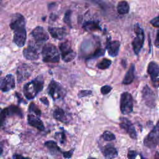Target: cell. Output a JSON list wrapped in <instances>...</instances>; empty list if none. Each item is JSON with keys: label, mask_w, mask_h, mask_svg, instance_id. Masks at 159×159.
Here are the masks:
<instances>
[{"label": "cell", "mask_w": 159, "mask_h": 159, "mask_svg": "<svg viewBox=\"0 0 159 159\" xmlns=\"http://www.w3.org/2000/svg\"><path fill=\"white\" fill-rule=\"evenodd\" d=\"M119 125L122 129L126 131L132 139H137V133L135 127L128 119L125 117L120 118Z\"/></svg>", "instance_id": "13"}, {"label": "cell", "mask_w": 159, "mask_h": 159, "mask_svg": "<svg viewBox=\"0 0 159 159\" xmlns=\"http://www.w3.org/2000/svg\"><path fill=\"white\" fill-rule=\"evenodd\" d=\"M15 87L14 77L12 75H7L0 78V89L4 92L9 91Z\"/></svg>", "instance_id": "14"}, {"label": "cell", "mask_w": 159, "mask_h": 159, "mask_svg": "<svg viewBox=\"0 0 159 159\" xmlns=\"http://www.w3.org/2000/svg\"><path fill=\"white\" fill-rule=\"evenodd\" d=\"M1 71H0V74H1Z\"/></svg>", "instance_id": "43"}, {"label": "cell", "mask_w": 159, "mask_h": 159, "mask_svg": "<svg viewBox=\"0 0 159 159\" xmlns=\"http://www.w3.org/2000/svg\"><path fill=\"white\" fill-rule=\"evenodd\" d=\"M27 120H28V123L29 125H30L31 126H32L34 127L37 128L38 130H43L45 129V127H44L43 122L36 116H34L32 114L28 115Z\"/></svg>", "instance_id": "18"}, {"label": "cell", "mask_w": 159, "mask_h": 159, "mask_svg": "<svg viewBox=\"0 0 159 159\" xmlns=\"http://www.w3.org/2000/svg\"><path fill=\"white\" fill-rule=\"evenodd\" d=\"M34 42L41 47V45L48 39V35L42 27H36L31 32Z\"/></svg>", "instance_id": "11"}, {"label": "cell", "mask_w": 159, "mask_h": 159, "mask_svg": "<svg viewBox=\"0 0 159 159\" xmlns=\"http://www.w3.org/2000/svg\"><path fill=\"white\" fill-rule=\"evenodd\" d=\"M48 94L53 99L63 98L66 94V91L63 88L57 81H52L48 88Z\"/></svg>", "instance_id": "9"}, {"label": "cell", "mask_w": 159, "mask_h": 159, "mask_svg": "<svg viewBox=\"0 0 159 159\" xmlns=\"http://www.w3.org/2000/svg\"><path fill=\"white\" fill-rule=\"evenodd\" d=\"M130 9L129 5L126 1H120L117 5V11L119 14L124 15L129 12Z\"/></svg>", "instance_id": "22"}, {"label": "cell", "mask_w": 159, "mask_h": 159, "mask_svg": "<svg viewBox=\"0 0 159 159\" xmlns=\"http://www.w3.org/2000/svg\"><path fill=\"white\" fill-rule=\"evenodd\" d=\"M13 159H30L29 158H27V157H24L20 155L19 154H15L13 155Z\"/></svg>", "instance_id": "37"}, {"label": "cell", "mask_w": 159, "mask_h": 159, "mask_svg": "<svg viewBox=\"0 0 159 159\" xmlns=\"http://www.w3.org/2000/svg\"><path fill=\"white\" fill-rule=\"evenodd\" d=\"M111 63H112L111 60L107 58H104L99 63L97 64L96 66L98 67V68L100 70H105L111 66Z\"/></svg>", "instance_id": "26"}, {"label": "cell", "mask_w": 159, "mask_h": 159, "mask_svg": "<svg viewBox=\"0 0 159 159\" xmlns=\"http://www.w3.org/2000/svg\"><path fill=\"white\" fill-rule=\"evenodd\" d=\"M6 116L4 109H0V128L3 125Z\"/></svg>", "instance_id": "31"}, {"label": "cell", "mask_w": 159, "mask_h": 159, "mask_svg": "<svg viewBox=\"0 0 159 159\" xmlns=\"http://www.w3.org/2000/svg\"><path fill=\"white\" fill-rule=\"evenodd\" d=\"M43 87V81L41 78L38 77L36 79L27 83L24 85V93L25 97L31 99L34 98L37 94L42 91Z\"/></svg>", "instance_id": "2"}, {"label": "cell", "mask_w": 159, "mask_h": 159, "mask_svg": "<svg viewBox=\"0 0 159 159\" xmlns=\"http://www.w3.org/2000/svg\"><path fill=\"white\" fill-rule=\"evenodd\" d=\"M137 155V152L134 150H129L127 153V157L129 159H135Z\"/></svg>", "instance_id": "35"}, {"label": "cell", "mask_w": 159, "mask_h": 159, "mask_svg": "<svg viewBox=\"0 0 159 159\" xmlns=\"http://www.w3.org/2000/svg\"><path fill=\"white\" fill-rule=\"evenodd\" d=\"M71 11L70 10H68L64 16L63 18V21L70 27H71Z\"/></svg>", "instance_id": "30"}, {"label": "cell", "mask_w": 159, "mask_h": 159, "mask_svg": "<svg viewBox=\"0 0 159 159\" xmlns=\"http://www.w3.org/2000/svg\"><path fill=\"white\" fill-rule=\"evenodd\" d=\"M73 150H70V151H68V152H63V157L66 158H70L71 157L72 155H73Z\"/></svg>", "instance_id": "36"}, {"label": "cell", "mask_w": 159, "mask_h": 159, "mask_svg": "<svg viewBox=\"0 0 159 159\" xmlns=\"http://www.w3.org/2000/svg\"><path fill=\"white\" fill-rule=\"evenodd\" d=\"M88 159H96V158H89Z\"/></svg>", "instance_id": "42"}, {"label": "cell", "mask_w": 159, "mask_h": 159, "mask_svg": "<svg viewBox=\"0 0 159 159\" xmlns=\"http://www.w3.org/2000/svg\"><path fill=\"white\" fill-rule=\"evenodd\" d=\"M59 48L61 52L62 60L65 62L72 61L76 57V53L71 48L70 43L68 41H64L60 43Z\"/></svg>", "instance_id": "7"}, {"label": "cell", "mask_w": 159, "mask_h": 159, "mask_svg": "<svg viewBox=\"0 0 159 159\" xmlns=\"http://www.w3.org/2000/svg\"><path fill=\"white\" fill-rule=\"evenodd\" d=\"M155 45L157 47L159 48V30H158L157 34V37H156L155 40Z\"/></svg>", "instance_id": "38"}, {"label": "cell", "mask_w": 159, "mask_h": 159, "mask_svg": "<svg viewBox=\"0 0 159 159\" xmlns=\"http://www.w3.org/2000/svg\"><path fill=\"white\" fill-rule=\"evenodd\" d=\"M2 148L0 144V155L2 154Z\"/></svg>", "instance_id": "41"}, {"label": "cell", "mask_w": 159, "mask_h": 159, "mask_svg": "<svg viewBox=\"0 0 159 159\" xmlns=\"http://www.w3.org/2000/svg\"><path fill=\"white\" fill-rule=\"evenodd\" d=\"M145 146L153 148L159 144V120L143 140Z\"/></svg>", "instance_id": "4"}, {"label": "cell", "mask_w": 159, "mask_h": 159, "mask_svg": "<svg viewBox=\"0 0 159 159\" xmlns=\"http://www.w3.org/2000/svg\"><path fill=\"white\" fill-rule=\"evenodd\" d=\"M111 90H112V87L111 86H110L109 85H105V86H103L101 88V92L102 94L105 95V94H108Z\"/></svg>", "instance_id": "32"}, {"label": "cell", "mask_w": 159, "mask_h": 159, "mask_svg": "<svg viewBox=\"0 0 159 159\" xmlns=\"http://www.w3.org/2000/svg\"><path fill=\"white\" fill-rule=\"evenodd\" d=\"M142 94L145 104L150 108H154L156 106L157 96L153 91L148 85H145L143 88Z\"/></svg>", "instance_id": "8"}, {"label": "cell", "mask_w": 159, "mask_h": 159, "mask_svg": "<svg viewBox=\"0 0 159 159\" xmlns=\"http://www.w3.org/2000/svg\"><path fill=\"white\" fill-rule=\"evenodd\" d=\"M134 102L132 95L128 92H124L121 94L120 109L122 114H130L133 111Z\"/></svg>", "instance_id": "6"}, {"label": "cell", "mask_w": 159, "mask_h": 159, "mask_svg": "<svg viewBox=\"0 0 159 159\" xmlns=\"http://www.w3.org/2000/svg\"><path fill=\"white\" fill-rule=\"evenodd\" d=\"M42 59L45 62L58 63L60 60V54L57 47L52 44H45L42 50Z\"/></svg>", "instance_id": "3"}, {"label": "cell", "mask_w": 159, "mask_h": 159, "mask_svg": "<svg viewBox=\"0 0 159 159\" xmlns=\"http://www.w3.org/2000/svg\"><path fill=\"white\" fill-rule=\"evenodd\" d=\"M48 32L51 36L56 39L61 40L66 35V30L63 27H49L48 28Z\"/></svg>", "instance_id": "16"}, {"label": "cell", "mask_w": 159, "mask_h": 159, "mask_svg": "<svg viewBox=\"0 0 159 159\" xmlns=\"http://www.w3.org/2000/svg\"><path fill=\"white\" fill-rule=\"evenodd\" d=\"M134 78H135V65L134 64H132L129 67L128 71H127L122 80V84H130L134 81Z\"/></svg>", "instance_id": "20"}, {"label": "cell", "mask_w": 159, "mask_h": 159, "mask_svg": "<svg viewBox=\"0 0 159 159\" xmlns=\"http://www.w3.org/2000/svg\"><path fill=\"white\" fill-rule=\"evenodd\" d=\"M6 116H17L19 117H22V112L20 108L17 106L12 105L4 109Z\"/></svg>", "instance_id": "23"}, {"label": "cell", "mask_w": 159, "mask_h": 159, "mask_svg": "<svg viewBox=\"0 0 159 159\" xmlns=\"http://www.w3.org/2000/svg\"><path fill=\"white\" fill-rule=\"evenodd\" d=\"M45 145L52 154H56L61 152L57 143L54 141H47L45 143Z\"/></svg>", "instance_id": "24"}, {"label": "cell", "mask_w": 159, "mask_h": 159, "mask_svg": "<svg viewBox=\"0 0 159 159\" xmlns=\"http://www.w3.org/2000/svg\"><path fill=\"white\" fill-rule=\"evenodd\" d=\"M102 137L104 140L106 141H112L116 139V137L113 133L110 131H105L102 135Z\"/></svg>", "instance_id": "27"}, {"label": "cell", "mask_w": 159, "mask_h": 159, "mask_svg": "<svg viewBox=\"0 0 159 159\" xmlns=\"http://www.w3.org/2000/svg\"><path fill=\"white\" fill-rule=\"evenodd\" d=\"M83 27L88 30H101V27L97 23V22L94 21H88L86 22Z\"/></svg>", "instance_id": "25"}, {"label": "cell", "mask_w": 159, "mask_h": 159, "mask_svg": "<svg viewBox=\"0 0 159 159\" xmlns=\"http://www.w3.org/2000/svg\"><path fill=\"white\" fill-rule=\"evenodd\" d=\"M151 24L157 28H159V15L150 20Z\"/></svg>", "instance_id": "34"}, {"label": "cell", "mask_w": 159, "mask_h": 159, "mask_svg": "<svg viewBox=\"0 0 159 159\" xmlns=\"http://www.w3.org/2000/svg\"><path fill=\"white\" fill-rule=\"evenodd\" d=\"M102 154L106 159H113L117 156L118 153L114 147L109 144L104 147L102 150Z\"/></svg>", "instance_id": "19"}, {"label": "cell", "mask_w": 159, "mask_h": 159, "mask_svg": "<svg viewBox=\"0 0 159 159\" xmlns=\"http://www.w3.org/2000/svg\"><path fill=\"white\" fill-rule=\"evenodd\" d=\"M29 111L34 112L37 116H40L41 114V111L38 108V107L34 103H31L29 106Z\"/></svg>", "instance_id": "29"}, {"label": "cell", "mask_w": 159, "mask_h": 159, "mask_svg": "<svg viewBox=\"0 0 159 159\" xmlns=\"http://www.w3.org/2000/svg\"><path fill=\"white\" fill-rule=\"evenodd\" d=\"M147 72L155 88L159 86V65L155 61H150L147 67Z\"/></svg>", "instance_id": "12"}, {"label": "cell", "mask_w": 159, "mask_h": 159, "mask_svg": "<svg viewBox=\"0 0 159 159\" xmlns=\"http://www.w3.org/2000/svg\"><path fill=\"white\" fill-rule=\"evenodd\" d=\"M154 159H159V152H157L155 154V157Z\"/></svg>", "instance_id": "40"}, {"label": "cell", "mask_w": 159, "mask_h": 159, "mask_svg": "<svg viewBox=\"0 0 159 159\" xmlns=\"http://www.w3.org/2000/svg\"><path fill=\"white\" fill-rule=\"evenodd\" d=\"M9 26L14 32V42L19 47H22L26 40L25 21L24 16L19 13L14 14L11 17Z\"/></svg>", "instance_id": "1"}, {"label": "cell", "mask_w": 159, "mask_h": 159, "mask_svg": "<svg viewBox=\"0 0 159 159\" xmlns=\"http://www.w3.org/2000/svg\"><path fill=\"white\" fill-rule=\"evenodd\" d=\"M134 32L136 34V37L132 41V45L135 54L138 55L143 47L145 35L143 30L138 24H136L134 26Z\"/></svg>", "instance_id": "5"}, {"label": "cell", "mask_w": 159, "mask_h": 159, "mask_svg": "<svg viewBox=\"0 0 159 159\" xmlns=\"http://www.w3.org/2000/svg\"><path fill=\"white\" fill-rule=\"evenodd\" d=\"M104 53H105V50H104L102 48H98L92 54H91L88 57V58L89 59V58H98V57H99L103 55L104 54Z\"/></svg>", "instance_id": "28"}, {"label": "cell", "mask_w": 159, "mask_h": 159, "mask_svg": "<svg viewBox=\"0 0 159 159\" xmlns=\"http://www.w3.org/2000/svg\"><path fill=\"white\" fill-rule=\"evenodd\" d=\"M53 117L57 120L62 122H67L68 120L66 112L61 108L56 109L53 112Z\"/></svg>", "instance_id": "21"}, {"label": "cell", "mask_w": 159, "mask_h": 159, "mask_svg": "<svg viewBox=\"0 0 159 159\" xmlns=\"http://www.w3.org/2000/svg\"><path fill=\"white\" fill-rule=\"evenodd\" d=\"M40 100L42 101V102L43 103H44L45 104H46V105H48V100H47V99L46 98H41L40 99Z\"/></svg>", "instance_id": "39"}, {"label": "cell", "mask_w": 159, "mask_h": 159, "mask_svg": "<svg viewBox=\"0 0 159 159\" xmlns=\"http://www.w3.org/2000/svg\"><path fill=\"white\" fill-rule=\"evenodd\" d=\"M32 73V69L30 66L27 64H22L19 66L17 70V81L22 82L27 80Z\"/></svg>", "instance_id": "15"}, {"label": "cell", "mask_w": 159, "mask_h": 159, "mask_svg": "<svg viewBox=\"0 0 159 159\" xmlns=\"http://www.w3.org/2000/svg\"><path fill=\"white\" fill-rule=\"evenodd\" d=\"M40 46L34 42L29 43V45L23 51L24 57L29 60H35L39 58V49Z\"/></svg>", "instance_id": "10"}, {"label": "cell", "mask_w": 159, "mask_h": 159, "mask_svg": "<svg viewBox=\"0 0 159 159\" xmlns=\"http://www.w3.org/2000/svg\"><path fill=\"white\" fill-rule=\"evenodd\" d=\"M92 94V91L90 90H81L78 93V97L79 98H83L87 96H89Z\"/></svg>", "instance_id": "33"}, {"label": "cell", "mask_w": 159, "mask_h": 159, "mask_svg": "<svg viewBox=\"0 0 159 159\" xmlns=\"http://www.w3.org/2000/svg\"><path fill=\"white\" fill-rule=\"evenodd\" d=\"M120 47V42L117 40H114L107 42L106 48L109 56L115 57L118 55Z\"/></svg>", "instance_id": "17"}]
</instances>
